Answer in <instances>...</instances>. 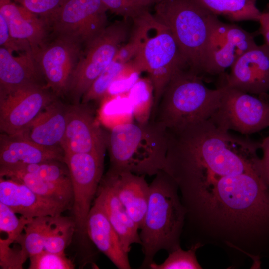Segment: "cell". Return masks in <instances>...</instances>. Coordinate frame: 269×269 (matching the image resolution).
I'll return each instance as SVG.
<instances>
[{
  "instance_id": "obj_8",
  "label": "cell",
  "mask_w": 269,
  "mask_h": 269,
  "mask_svg": "<svg viewBox=\"0 0 269 269\" xmlns=\"http://www.w3.org/2000/svg\"><path fill=\"white\" fill-rule=\"evenodd\" d=\"M104 158L93 153H64L72 188L73 218L76 231L83 235H87V217L103 177Z\"/></svg>"
},
{
  "instance_id": "obj_26",
  "label": "cell",
  "mask_w": 269,
  "mask_h": 269,
  "mask_svg": "<svg viewBox=\"0 0 269 269\" xmlns=\"http://www.w3.org/2000/svg\"><path fill=\"white\" fill-rule=\"evenodd\" d=\"M127 96L133 108L134 119L145 124L151 120L154 106V92L149 79H139Z\"/></svg>"
},
{
  "instance_id": "obj_25",
  "label": "cell",
  "mask_w": 269,
  "mask_h": 269,
  "mask_svg": "<svg viewBox=\"0 0 269 269\" xmlns=\"http://www.w3.org/2000/svg\"><path fill=\"white\" fill-rule=\"evenodd\" d=\"M76 226L73 217L62 215L51 216L44 244V250L65 254V250L69 244Z\"/></svg>"
},
{
  "instance_id": "obj_11",
  "label": "cell",
  "mask_w": 269,
  "mask_h": 269,
  "mask_svg": "<svg viewBox=\"0 0 269 269\" xmlns=\"http://www.w3.org/2000/svg\"><path fill=\"white\" fill-rule=\"evenodd\" d=\"M107 11L101 0H67L50 22L51 31L75 37L85 45L108 26Z\"/></svg>"
},
{
  "instance_id": "obj_41",
  "label": "cell",
  "mask_w": 269,
  "mask_h": 269,
  "mask_svg": "<svg viewBox=\"0 0 269 269\" xmlns=\"http://www.w3.org/2000/svg\"></svg>"
},
{
  "instance_id": "obj_29",
  "label": "cell",
  "mask_w": 269,
  "mask_h": 269,
  "mask_svg": "<svg viewBox=\"0 0 269 269\" xmlns=\"http://www.w3.org/2000/svg\"><path fill=\"white\" fill-rule=\"evenodd\" d=\"M0 170H16L27 172L35 174L49 181L71 185L68 168L63 161L54 160L13 167H0Z\"/></svg>"
},
{
  "instance_id": "obj_28",
  "label": "cell",
  "mask_w": 269,
  "mask_h": 269,
  "mask_svg": "<svg viewBox=\"0 0 269 269\" xmlns=\"http://www.w3.org/2000/svg\"><path fill=\"white\" fill-rule=\"evenodd\" d=\"M131 66L130 62L123 63L114 58L84 93L81 103L88 104L91 101H98L105 98L112 83Z\"/></svg>"
},
{
  "instance_id": "obj_6",
  "label": "cell",
  "mask_w": 269,
  "mask_h": 269,
  "mask_svg": "<svg viewBox=\"0 0 269 269\" xmlns=\"http://www.w3.org/2000/svg\"><path fill=\"white\" fill-rule=\"evenodd\" d=\"M128 19L108 25L85 44L72 74L67 93L74 103L80 100L93 82L114 60L128 37Z\"/></svg>"
},
{
  "instance_id": "obj_19",
  "label": "cell",
  "mask_w": 269,
  "mask_h": 269,
  "mask_svg": "<svg viewBox=\"0 0 269 269\" xmlns=\"http://www.w3.org/2000/svg\"><path fill=\"white\" fill-rule=\"evenodd\" d=\"M64 162L61 147H46L16 135L0 136V167H13L49 161Z\"/></svg>"
},
{
  "instance_id": "obj_4",
  "label": "cell",
  "mask_w": 269,
  "mask_h": 269,
  "mask_svg": "<svg viewBox=\"0 0 269 269\" xmlns=\"http://www.w3.org/2000/svg\"><path fill=\"white\" fill-rule=\"evenodd\" d=\"M222 88L212 89L190 70L177 72L165 87L151 120L167 131L210 119L219 107Z\"/></svg>"
},
{
  "instance_id": "obj_33",
  "label": "cell",
  "mask_w": 269,
  "mask_h": 269,
  "mask_svg": "<svg viewBox=\"0 0 269 269\" xmlns=\"http://www.w3.org/2000/svg\"><path fill=\"white\" fill-rule=\"evenodd\" d=\"M31 12L50 22L67 0H12Z\"/></svg>"
},
{
  "instance_id": "obj_12",
  "label": "cell",
  "mask_w": 269,
  "mask_h": 269,
  "mask_svg": "<svg viewBox=\"0 0 269 269\" xmlns=\"http://www.w3.org/2000/svg\"><path fill=\"white\" fill-rule=\"evenodd\" d=\"M61 147L64 153L104 156L106 134L87 104L67 105L66 127Z\"/></svg>"
},
{
  "instance_id": "obj_15",
  "label": "cell",
  "mask_w": 269,
  "mask_h": 269,
  "mask_svg": "<svg viewBox=\"0 0 269 269\" xmlns=\"http://www.w3.org/2000/svg\"><path fill=\"white\" fill-rule=\"evenodd\" d=\"M0 202L27 219L55 216L72 209V205L35 193L25 185L10 179H0Z\"/></svg>"
},
{
  "instance_id": "obj_23",
  "label": "cell",
  "mask_w": 269,
  "mask_h": 269,
  "mask_svg": "<svg viewBox=\"0 0 269 269\" xmlns=\"http://www.w3.org/2000/svg\"><path fill=\"white\" fill-rule=\"evenodd\" d=\"M0 176L22 183L41 196L70 204L72 207L71 185L49 181L35 174L16 170H0Z\"/></svg>"
},
{
  "instance_id": "obj_16",
  "label": "cell",
  "mask_w": 269,
  "mask_h": 269,
  "mask_svg": "<svg viewBox=\"0 0 269 269\" xmlns=\"http://www.w3.org/2000/svg\"><path fill=\"white\" fill-rule=\"evenodd\" d=\"M0 14L6 20L15 40L30 47L33 55L50 38V25L12 0H0Z\"/></svg>"
},
{
  "instance_id": "obj_32",
  "label": "cell",
  "mask_w": 269,
  "mask_h": 269,
  "mask_svg": "<svg viewBox=\"0 0 269 269\" xmlns=\"http://www.w3.org/2000/svg\"><path fill=\"white\" fill-rule=\"evenodd\" d=\"M29 269H73V262L66 256L43 250L29 257Z\"/></svg>"
},
{
  "instance_id": "obj_21",
  "label": "cell",
  "mask_w": 269,
  "mask_h": 269,
  "mask_svg": "<svg viewBox=\"0 0 269 269\" xmlns=\"http://www.w3.org/2000/svg\"><path fill=\"white\" fill-rule=\"evenodd\" d=\"M42 74L32 51L17 56L0 48V93H7L30 85L40 84Z\"/></svg>"
},
{
  "instance_id": "obj_18",
  "label": "cell",
  "mask_w": 269,
  "mask_h": 269,
  "mask_svg": "<svg viewBox=\"0 0 269 269\" xmlns=\"http://www.w3.org/2000/svg\"><path fill=\"white\" fill-rule=\"evenodd\" d=\"M67 105L55 99L16 135L46 147H60L67 123Z\"/></svg>"
},
{
  "instance_id": "obj_9",
  "label": "cell",
  "mask_w": 269,
  "mask_h": 269,
  "mask_svg": "<svg viewBox=\"0 0 269 269\" xmlns=\"http://www.w3.org/2000/svg\"><path fill=\"white\" fill-rule=\"evenodd\" d=\"M84 44L71 36L54 34L34 55L46 81V87L56 95L67 94L71 78Z\"/></svg>"
},
{
  "instance_id": "obj_27",
  "label": "cell",
  "mask_w": 269,
  "mask_h": 269,
  "mask_svg": "<svg viewBox=\"0 0 269 269\" xmlns=\"http://www.w3.org/2000/svg\"><path fill=\"white\" fill-rule=\"evenodd\" d=\"M50 216L34 218L25 226L24 233L21 234L16 241L21 247V250L27 258L37 254L44 250L47 232Z\"/></svg>"
},
{
  "instance_id": "obj_17",
  "label": "cell",
  "mask_w": 269,
  "mask_h": 269,
  "mask_svg": "<svg viewBox=\"0 0 269 269\" xmlns=\"http://www.w3.org/2000/svg\"><path fill=\"white\" fill-rule=\"evenodd\" d=\"M145 176L109 170L103 176L139 229L144 221L149 197L150 187Z\"/></svg>"
},
{
  "instance_id": "obj_13",
  "label": "cell",
  "mask_w": 269,
  "mask_h": 269,
  "mask_svg": "<svg viewBox=\"0 0 269 269\" xmlns=\"http://www.w3.org/2000/svg\"><path fill=\"white\" fill-rule=\"evenodd\" d=\"M257 45L252 34L236 25L220 22L212 35L203 73H222Z\"/></svg>"
},
{
  "instance_id": "obj_3",
  "label": "cell",
  "mask_w": 269,
  "mask_h": 269,
  "mask_svg": "<svg viewBox=\"0 0 269 269\" xmlns=\"http://www.w3.org/2000/svg\"><path fill=\"white\" fill-rule=\"evenodd\" d=\"M146 213L139 236L144 255L141 268H148L161 250L168 253L180 246L179 238L187 211L180 199L178 185L164 170L149 185Z\"/></svg>"
},
{
  "instance_id": "obj_37",
  "label": "cell",
  "mask_w": 269,
  "mask_h": 269,
  "mask_svg": "<svg viewBox=\"0 0 269 269\" xmlns=\"http://www.w3.org/2000/svg\"><path fill=\"white\" fill-rule=\"evenodd\" d=\"M260 149L263 151V156L260 159L262 171L269 169V135L260 142Z\"/></svg>"
},
{
  "instance_id": "obj_10",
  "label": "cell",
  "mask_w": 269,
  "mask_h": 269,
  "mask_svg": "<svg viewBox=\"0 0 269 269\" xmlns=\"http://www.w3.org/2000/svg\"><path fill=\"white\" fill-rule=\"evenodd\" d=\"M41 84L0 93V130L13 135L21 132L56 99L52 91Z\"/></svg>"
},
{
  "instance_id": "obj_7",
  "label": "cell",
  "mask_w": 269,
  "mask_h": 269,
  "mask_svg": "<svg viewBox=\"0 0 269 269\" xmlns=\"http://www.w3.org/2000/svg\"><path fill=\"white\" fill-rule=\"evenodd\" d=\"M218 108L210 119L220 128L243 134L256 133L269 127V100L239 89L220 86Z\"/></svg>"
},
{
  "instance_id": "obj_40",
  "label": "cell",
  "mask_w": 269,
  "mask_h": 269,
  "mask_svg": "<svg viewBox=\"0 0 269 269\" xmlns=\"http://www.w3.org/2000/svg\"><path fill=\"white\" fill-rule=\"evenodd\" d=\"M269 94H268V99L269 100V93H268Z\"/></svg>"
},
{
  "instance_id": "obj_2",
  "label": "cell",
  "mask_w": 269,
  "mask_h": 269,
  "mask_svg": "<svg viewBox=\"0 0 269 269\" xmlns=\"http://www.w3.org/2000/svg\"><path fill=\"white\" fill-rule=\"evenodd\" d=\"M167 146V131L153 120L114 126L106 134L108 170L155 175L164 170Z\"/></svg>"
},
{
  "instance_id": "obj_30",
  "label": "cell",
  "mask_w": 269,
  "mask_h": 269,
  "mask_svg": "<svg viewBox=\"0 0 269 269\" xmlns=\"http://www.w3.org/2000/svg\"><path fill=\"white\" fill-rule=\"evenodd\" d=\"M201 243L192 245L188 250H184L180 246L169 253L168 257L162 263H152L149 267L151 269H199L202 267L198 263L196 252L201 247Z\"/></svg>"
},
{
  "instance_id": "obj_14",
  "label": "cell",
  "mask_w": 269,
  "mask_h": 269,
  "mask_svg": "<svg viewBox=\"0 0 269 269\" xmlns=\"http://www.w3.org/2000/svg\"><path fill=\"white\" fill-rule=\"evenodd\" d=\"M223 84L252 95H268L269 47L257 45L242 55L231 66Z\"/></svg>"
},
{
  "instance_id": "obj_1",
  "label": "cell",
  "mask_w": 269,
  "mask_h": 269,
  "mask_svg": "<svg viewBox=\"0 0 269 269\" xmlns=\"http://www.w3.org/2000/svg\"><path fill=\"white\" fill-rule=\"evenodd\" d=\"M133 20L127 43L135 55L130 62L138 72L149 74L154 92L153 114L169 81L187 64L170 30L154 15L145 9Z\"/></svg>"
},
{
  "instance_id": "obj_38",
  "label": "cell",
  "mask_w": 269,
  "mask_h": 269,
  "mask_svg": "<svg viewBox=\"0 0 269 269\" xmlns=\"http://www.w3.org/2000/svg\"><path fill=\"white\" fill-rule=\"evenodd\" d=\"M133 3L141 9H147V8L153 4H156L162 0H132Z\"/></svg>"
},
{
  "instance_id": "obj_34",
  "label": "cell",
  "mask_w": 269,
  "mask_h": 269,
  "mask_svg": "<svg viewBox=\"0 0 269 269\" xmlns=\"http://www.w3.org/2000/svg\"><path fill=\"white\" fill-rule=\"evenodd\" d=\"M108 10L124 18L133 19L143 10L137 7L132 0H101Z\"/></svg>"
},
{
  "instance_id": "obj_35",
  "label": "cell",
  "mask_w": 269,
  "mask_h": 269,
  "mask_svg": "<svg viewBox=\"0 0 269 269\" xmlns=\"http://www.w3.org/2000/svg\"><path fill=\"white\" fill-rule=\"evenodd\" d=\"M0 45L12 53L32 51L30 46L21 43L11 35L9 27L4 17L0 14Z\"/></svg>"
},
{
  "instance_id": "obj_5",
  "label": "cell",
  "mask_w": 269,
  "mask_h": 269,
  "mask_svg": "<svg viewBox=\"0 0 269 269\" xmlns=\"http://www.w3.org/2000/svg\"><path fill=\"white\" fill-rule=\"evenodd\" d=\"M156 18L167 27L189 70L203 72L211 39L220 21L216 15L193 0H162L155 4Z\"/></svg>"
},
{
  "instance_id": "obj_24",
  "label": "cell",
  "mask_w": 269,
  "mask_h": 269,
  "mask_svg": "<svg viewBox=\"0 0 269 269\" xmlns=\"http://www.w3.org/2000/svg\"><path fill=\"white\" fill-rule=\"evenodd\" d=\"M212 13L233 21L258 22L261 12L255 0H193Z\"/></svg>"
},
{
  "instance_id": "obj_20",
  "label": "cell",
  "mask_w": 269,
  "mask_h": 269,
  "mask_svg": "<svg viewBox=\"0 0 269 269\" xmlns=\"http://www.w3.org/2000/svg\"><path fill=\"white\" fill-rule=\"evenodd\" d=\"M88 237L96 248L120 269L131 267L128 253L124 250L120 239L102 209L94 203L86 222Z\"/></svg>"
},
{
  "instance_id": "obj_31",
  "label": "cell",
  "mask_w": 269,
  "mask_h": 269,
  "mask_svg": "<svg viewBox=\"0 0 269 269\" xmlns=\"http://www.w3.org/2000/svg\"><path fill=\"white\" fill-rule=\"evenodd\" d=\"M16 213L10 207L0 202V230L7 235L5 239L13 243L24 231L26 224L32 219L23 216L18 218Z\"/></svg>"
},
{
  "instance_id": "obj_39",
  "label": "cell",
  "mask_w": 269,
  "mask_h": 269,
  "mask_svg": "<svg viewBox=\"0 0 269 269\" xmlns=\"http://www.w3.org/2000/svg\"><path fill=\"white\" fill-rule=\"evenodd\" d=\"M262 173L266 183L269 189V169L263 170Z\"/></svg>"
},
{
  "instance_id": "obj_36",
  "label": "cell",
  "mask_w": 269,
  "mask_h": 269,
  "mask_svg": "<svg viewBox=\"0 0 269 269\" xmlns=\"http://www.w3.org/2000/svg\"><path fill=\"white\" fill-rule=\"evenodd\" d=\"M258 22L260 23L259 34L262 35L265 43L269 47V3L261 12Z\"/></svg>"
},
{
  "instance_id": "obj_22",
  "label": "cell",
  "mask_w": 269,
  "mask_h": 269,
  "mask_svg": "<svg viewBox=\"0 0 269 269\" xmlns=\"http://www.w3.org/2000/svg\"><path fill=\"white\" fill-rule=\"evenodd\" d=\"M94 203L98 204L105 212L125 252L128 253L134 243L141 244L138 228L128 214L111 186L103 177Z\"/></svg>"
}]
</instances>
